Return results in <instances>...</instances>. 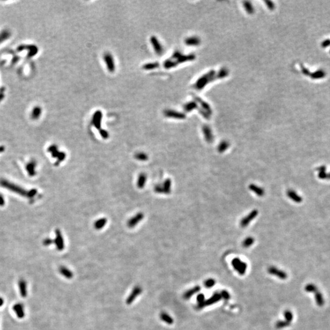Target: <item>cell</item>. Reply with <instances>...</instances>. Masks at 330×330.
<instances>
[{
    "label": "cell",
    "instance_id": "e0dca14e",
    "mask_svg": "<svg viewBox=\"0 0 330 330\" xmlns=\"http://www.w3.org/2000/svg\"><path fill=\"white\" fill-rule=\"evenodd\" d=\"M106 223H107V220H106V218H100V219L97 220L95 222L94 227L97 230L102 229V228H103L105 227V226L106 224Z\"/></svg>",
    "mask_w": 330,
    "mask_h": 330
},
{
    "label": "cell",
    "instance_id": "277c9868",
    "mask_svg": "<svg viewBox=\"0 0 330 330\" xmlns=\"http://www.w3.org/2000/svg\"><path fill=\"white\" fill-rule=\"evenodd\" d=\"M222 298L220 294L216 293V294H214V295H213L212 297H210V299H209L208 300H205L203 303H200V304H198V308L202 309L205 306L212 305L213 304H214V303H216V302L219 301Z\"/></svg>",
    "mask_w": 330,
    "mask_h": 330
},
{
    "label": "cell",
    "instance_id": "83f0119b",
    "mask_svg": "<svg viewBox=\"0 0 330 330\" xmlns=\"http://www.w3.org/2000/svg\"><path fill=\"white\" fill-rule=\"evenodd\" d=\"M220 295H221V298H223V299H224L225 300H229V299L230 296H231L229 294V293L226 290L222 291L220 294Z\"/></svg>",
    "mask_w": 330,
    "mask_h": 330
},
{
    "label": "cell",
    "instance_id": "484cf974",
    "mask_svg": "<svg viewBox=\"0 0 330 330\" xmlns=\"http://www.w3.org/2000/svg\"><path fill=\"white\" fill-rule=\"evenodd\" d=\"M100 130V131H99V134H100V136H102V138H103V139H105V140L108 139V138H109V134H108V132L107 131H106V130H104V129H100V130Z\"/></svg>",
    "mask_w": 330,
    "mask_h": 330
},
{
    "label": "cell",
    "instance_id": "ac0fdd59",
    "mask_svg": "<svg viewBox=\"0 0 330 330\" xmlns=\"http://www.w3.org/2000/svg\"><path fill=\"white\" fill-rule=\"evenodd\" d=\"M171 181L170 180V179H166L162 185L164 194L170 193V192H171Z\"/></svg>",
    "mask_w": 330,
    "mask_h": 330
},
{
    "label": "cell",
    "instance_id": "4dcf8cb0",
    "mask_svg": "<svg viewBox=\"0 0 330 330\" xmlns=\"http://www.w3.org/2000/svg\"><path fill=\"white\" fill-rule=\"evenodd\" d=\"M53 243V240L50 238H46L44 241V244L45 246H49L51 243Z\"/></svg>",
    "mask_w": 330,
    "mask_h": 330
},
{
    "label": "cell",
    "instance_id": "603a6c76",
    "mask_svg": "<svg viewBox=\"0 0 330 330\" xmlns=\"http://www.w3.org/2000/svg\"><path fill=\"white\" fill-rule=\"evenodd\" d=\"M215 284V281L213 279H207L204 282V285L207 287V288H210Z\"/></svg>",
    "mask_w": 330,
    "mask_h": 330
},
{
    "label": "cell",
    "instance_id": "5b68a950",
    "mask_svg": "<svg viewBox=\"0 0 330 330\" xmlns=\"http://www.w3.org/2000/svg\"><path fill=\"white\" fill-rule=\"evenodd\" d=\"M103 114L100 110H97L95 111L92 116V124L97 130H100L101 125H102Z\"/></svg>",
    "mask_w": 330,
    "mask_h": 330
},
{
    "label": "cell",
    "instance_id": "d4e9b609",
    "mask_svg": "<svg viewBox=\"0 0 330 330\" xmlns=\"http://www.w3.org/2000/svg\"><path fill=\"white\" fill-rule=\"evenodd\" d=\"M66 157V155L64 152H60L59 155H58V158H57V162H56V164H60L62 161L64 160L65 158Z\"/></svg>",
    "mask_w": 330,
    "mask_h": 330
},
{
    "label": "cell",
    "instance_id": "1f68e13d",
    "mask_svg": "<svg viewBox=\"0 0 330 330\" xmlns=\"http://www.w3.org/2000/svg\"><path fill=\"white\" fill-rule=\"evenodd\" d=\"M285 317L286 318V319L287 320H292V314L291 312H289V311H286L285 312Z\"/></svg>",
    "mask_w": 330,
    "mask_h": 330
},
{
    "label": "cell",
    "instance_id": "7402d4cb",
    "mask_svg": "<svg viewBox=\"0 0 330 330\" xmlns=\"http://www.w3.org/2000/svg\"><path fill=\"white\" fill-rule=\"evenodd\" d=\"M135 159L138 160L142 161V162L146 161L148 160L147 155L144 152H140V153H136L135 155Z\"/></svg>",
    "mask_w": 330,
    "mask_h": 330
},
{
    "label": "cell",
    "instance_id": "9c48e42d",
    "mask_svg": "<svg viewBox=\"0 0 330 330\" xmlns=\"http://www.w3.org/2000/svg\"><path fill=\"white\" fill-rule=\"evenodd\" d=\"M142 290L141 287H140V286L135 287L134 289H133L132 292H131V294H130V295L127 298V299L126 300L127 304V305H131V303L135 301V300L136 299V298L140 295Z\"/></svg>",
    "mask_w": 330,
    "mask_h": 330
},
{
    "label": "cell",
    "instance_id": "8fae6325",
    "mask_svg": "<svg viewBox=\"0 0 330 330\" xmlns=\"http://www.w3.org/2000/svg\"><path fill=\"white\" fill-rule=\"evenodd\" d=\"M13 310L15 311L16 315L19 318H23L25 313L24 311V306L22 303H17L13 306Z\"/></svg>",
    "mask_w": 330,
    "mask_h": 330
},
{
    "label": "cell",
    "instance_id": "5bb4252c",
    "mask_svg": "<svg viewBox=\"0 0 330 330\" xmlns=\"http://www.w3.org/2000/svg\"><path fill=\"white\" fill-rule=\"evenodd\" d=\"M199 290H200V287L199 286H196L193 287V288L187 290V292H185V294H183L184 299L185 300L190 299V298H191L194 294H195L196 293L198 292Z\"/></svg>",
    "mask_w": 330,
    "mask_h": 330
},
{
    "label": "cell",
    "instance_id": "30bf717a",
    "mask_svg": "<svg viewBox=\"0 0 330 330\" xmlns=\"http://www.w3.org/2000/svg\"><path fill=\"white\" fill-rule=\"evenodd\" d=\"M268 272L270 275H275L282 279H285L287 277V275L284 271H281L275 267H270V268H268Z\"/></svg>",
    "mask_w": 330,
    "mask_h": 330
},
{
    "label": "cell",
    "instance_id": "d6a6232c",
    "mask_svg": "<svg viewBox=\"0 0 330 330\" xmlns=\"http://www.w3.org/2000/svg\"><path fill=\"white\" fill-rule=\"evenodd\" d=\"M4 304V300L2 299L1 297H0V307L2 306Z\"/></svg>",
    "mask_w": 330,
    "mask_h": 330
},
{
    "label": "cell",
    "instance_id": "4fadbf2b",
    "mask_svg": "<svg viewBox=\"0 0 330 330\" xmlns=\"http://www.w3.org/2000/svg\"><path fill=\"white\" fill-rule=\"evenodd\" d=\"M60 272L63 276H64V277L66 278L67 279H70L72 278L73 276V273L72 271L67 268H66V267H64V266H62V267L60 268Z\"/></svg>",
    "mask_w": 330,
    "mask_h": 330
},
{
    "label": "cell",
    "instance_id": "7c38bea8",
    "mask_svg": "<svg viewBox=\"0 0 330 330\" xmlns=\"http://www.w3.org/2000/svg\"><path fill=\"white\" fill-rule=\"evenodd\" d=\"M18 284L21 296L25 298L27 296V284H26V281L22 279H20L18 281Z\"/></svg>",
    "mask_w": 330,
    "mask_h": 330
},
{
    "label": "cell",
    "instance_id": "ffe728a7",
    "mask_svg": "<svg viewBox=\"0 0 330 330\" xmlns=\"http://www.w3.org/2000/svg\"><path fill=\"white\" fill-rule=\"evenodd\" d=\"M164 115L169 117V118H182V114H180L178 113H175V111L173 110H166L164 111Z\"/></svg>",
    "mask_w": 330,
    "mask_h": 330
},
{
    "label": "cell",
    "instance_id": "7a4b0ae2",
    "mask_svg": "<svg viewBox=\"0 0 330 330\" xmlns=\"http://www.w3.org/2000/svg\"><path fill=\"white\" fill-rule=\"evenodd\" d=\"M232 265L234 270H236L240 275H243L245 273L247 268V265L245 262H242L238 258H235L232 261Z\"/></svg>",
    "mask_w": 330,
    "mask_h": 330
},
{
    "label": "cell",
    "instance_id": "9a60e30c",
    "mask_svg": "<svg viewBox=\"0 0 330 330\" xmlns=\"http://www.w3.org/2000/svg\"><path fill=\"white\" fill-rule=\"evenodd\" d=\"M146 180H147L146 175L144 173H141L139 175V177H138V179L137 187L140 189L143 188L144 187V185L146 183Z\"/></svg>",
    "mask_w": 330,
    "mask_h": 330
},
{
    "label": "cell",
    "instance_id": "e575fe53",
    "mask_svg": "<svg viewBox=\"0 0 330 330\" xmlns=\"http://www.w3.org/2000/svg\"><path fill=\"white\" fill-rule=\"evenodd\" d=\"M1 148H0V152H1Z\"/></svg>",
    "mask_w": 330,
    "mask_h": 330
},
{
    "label": "cell",
    "instance_id": "cb8c5ba5",
    "mask_svg": "<svg viewBox=\"0 0 330 330\" xmlns=\"http://www.w3.org/2000/svg\"><path fill=\"white\" fill-rule=\"evenodd\" d=\"M253 242H254L253 238H251V237H250V238H248L246 239L245 240H244V241L243 242V245L244 247L247 248V247H249V246H251V244L253 243Z\"/></svg>",
    "mask_w": 330,
    "mask_h": 330
},
{
    "label": "cell",
    "instance_id": "f546056e",
    "mask_svg": "<svg viewBox=\"0 0 330 330\" xmlns=\"http://www.w3.org/2000/svg\"><path fill=\"white\" fill-rule=\"evenodd\" d=\"M197 301L198 302V304L203 303L205 301V296L204 294H199L197 296Z\"/></svg>",
    "mask_w": 330,
    "mask_h": 330
},
{
    "label": "cell",
    "instance_id": "8992f818",
    "mask_svg": "<svg viewBox=\"0 0 330 330\" xmlns=\"http://www.w3.org/2000/svg\"><path fill=\"white\" fill-rule=\"evenodd\" d=\"M53 243L56 244L58 251H62L64 249V241L60 229H56V238L53 240Z\"/></svg>",
    "mask_w": 330,
    "mask_h": 330
},
{
    "label": "cell",
    "instance_id": "3957f363",
    "mask_svg": "<svg viewBox=\"0 0 330 330\" xmlns=\"http://www.w3.org/2000/svg\"><path fill=\"white\" fill-rule=\"evenodd\" d=\"M103 60L106 64L107 70L113 73L115 71L116 66L113 56L111 55L110 53H106L103 56Z\"/></svg>",
    "mask_w": 330,
    "mask_h": 330
},
{
    "label": "cell",
    "instance_id": "52a82bcc",
    "mask_svg": "<svg viewBox=\"0 0 330 330\" xmlns=\"http://www.w3.org/2000/svg\"><path fill=\"white\" fill-rule=\"evenodd\" d=\"M150 42L151 43V45L153 47V49L155 51V52L157 53L158 55H162L163 53V47L161 45L160 42H159V40H158L157 37H155V36H151V38H150Z\"/></svg>",
    "mask_w": 330,
    "mask_h": 330
},
{
    "label": "cell",
    "instance_id": "d6986e66",
    "mask_svg": "<svg viewBox=\"0 0 330 330\" xmlns=\"http://www.w3.org/2000/svg\"><path fill=\"white\" fill-rule=\"evenodd\" d=\"M159 67V63L157 62H150L145 64L144 65L142 66V68L145 71H151L153 69L157 68Z\"/></svg>",
    "mask_w": 330,
    "mask_h": 330
},
{
    "label": "cell",
    "instance_id": "2e32d148",
    "mask_svg": "<svg viewBox=\"0 0 330 330\" xmlns=\"http://www.w3.org/2000/svg\"><path fill=\"white\" fill-rule=\"evenodd\" d=\"M160 317L162 320H163L164 322H165L167 324L171 325L174 322L173 318L171 316H170L168 314L164 312H162L160 314Z\"/></svg>",
    "mask_w": 330,
    "mask_h": 330
},
{
    "label": "cell",
    "instance_id": "44dd1931",
    "mask_svg": "<svg viewBox=\"0 0 330 330\" xmlns=\"http://www.w3.org/2000/svg\"><path fill=\"white\" fill-rule=\"evenodd\" d=\"M257 213L256 212H253V213H251V215H249V216H248L246 218H244V219L242 221V225L243 226H247V225L248 223L251 221V220H253L254 218H255V216H256Z\"/></svg>",
    "mask_w": 330,
    "mask_h": 330
},
{
    "label": "cell",
    "instance_id": "ba28073f",
    "mask_svg": "<svg viewBox=\"0 0 330 330\" xmlns=\"http://www.w3.org/2000/svg\"><path fill=\"white\" fill-rule=\"evenodd\" d=\"M144 216V215L142 213H138L134 217L131 218L129 221L127 222V226L129 228L135 227L138 223L142 220Z\"/></svg>",
    "mask_w": 330,
    "mask_h": 330
},
{
    "label": "cell",
    "instance_id": "4316f807",
    "mask_svg": "<svg viewBox=\"0 0 330 330\" xmlns=\"http://www.w3.org/2000/svg\"><path fill=\"white\" fill-rule=\"evenodd\" d=\"M251 190H252L253 191H254V192H255V193L259 194V195H262V194H263V193H264L262 190H261V189H260V188H259V187H255V185H254V186H253V187H251Z\"/></svg>",
    "mask_w": 330,
    "mask_h": 330
},
{
    "label": "cell",
    "instance_id": "6da1fadb",
    "mask_svg": "<svg viewBox=\"0 0 330 330\" xmlns=\"http://www.w3.org/2000/svg\"><path fill=\"white\" fill-rule=\"evenodd\" d=\"M1 184L4 188H6L9 190H12L14 192L18 193L21 195H23V196H27L28 198H31L32 196H35L36 194V190H31V191H27L25 190H24L22 188L18 187L17 185H14L11 183L7 182L6 180H3L1 182Z\"/></svg>",
    "mask_w": 330,
    "mask_h": 330
},
{
    "label": "cell",
    "instance_id": "836d02e7",
    "mask_svg": "<svg viewBox=\"0 0 330 330\" xmlns=\"http://www.w3.org/2000/svg\"><path fill=\"white\" fill-rule=\"evenodd\" d=\"M4 203V200L2 199V196L0 195V205H2Z\"/></svg>",
    "mask_w": 330,
    "mask_h": 330
},
{
    "label": "cell",
    "instance_id": "f1b7e54d",
    "mask_svg": "<svg viewBox=\"0 0 330 330\" xmlns=\"http://www.w3.org/2000/svg\"><path fill=\"white\" fill-rule=\"evenodd\" d=\"M287 325H288V323L283 322V321H279V322H278L277 323H276V326L278 328H282L286 327Z\"/></svg>",
    "mask_w": 330,
    "mask_h": 330
}]
</instances>
